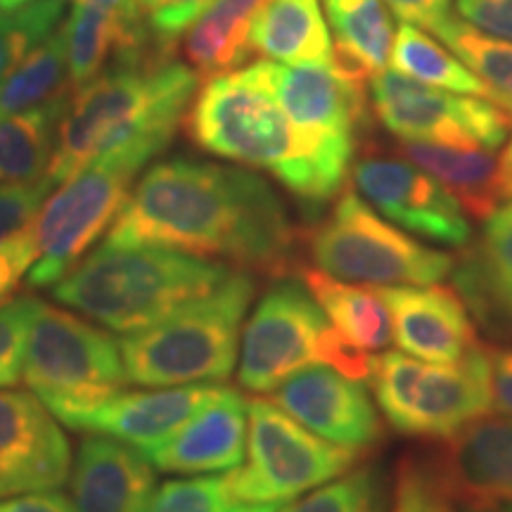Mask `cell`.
<instances>
[{
  "label": "cell",
  "instance_id": "6da1fadb",
  "mask_svg": "<svg viewBox=\"0 0 512 512\" xmlns=\"http://www.w3.org/2000/svg\"><path fill=\"white\" fill-rule=\"evenodd\" d=\"M105 242L216 256L240 271L275 278L290 271L297 256V230L271 183L240 166L183 157L145 171Z\"/></svg>",
  "mask_w": 512,
  "mask_h": 512
},
{
  "label": "cell",
  "instance_id": "7a4b0ae2",
  "mask_svg": "<svg viewBox=\"0 0 512 512\" xmlns=\"http://www.w3.org/2000/svg\"><path fill=\"white\" fill-rule=\"evenodd\" d=\"M185 126L204 152L268 171L311 211L335 200L354 166V155L309 138L287 117L254 64L207 79Z\"/></svg>",
  "mask_w": 512,
  "mask_h": 512
},
{
  "label": "cell",
  "instance_id": "3957f363",
  "mask_svg": "<svg viewBox=\"0 0 512 512\" xmlns=\"http://www.w3.org/2000/svg\"><path fill=\"white\" fill-rule=\"evenodd\" d=\"M200 88V76L176 60L112 64L74 91L46 176L53 185L105 155L145 166L162 155Z\"/></svg>",
  "mask_w": 512,
  "mask_h": 512
},
{
  "label": "cell",
  "instance_id": "277c9868",
  "mask_svg": "<svg viewBox=\"0 0 512 512\" xmlns=\"http://www.w3.org/2000/svg\"><path fill=\"white\" fill-rule=\"evenodd\" d=\"M233 268L159 245H102L53 285V299L121 337L216 290Z\"/></svg>",
  "mask_w": 512,
  "mask_h": 512
},
{
  "label": "cell",
  "instance_id": "5b68a950",
  "mask_svg": "<svg viewBox=\"0 0 512 512\" xmlns=\"http://www.w3.org/2000/svg\"><path fill=\"white\" fill-rule=\"evenodd\" d=\"M256 292L252 273L223 283L152 328L119 339L126 380L140 387L221 384L238 368L242 330Z\"/></svg>",
  "mask_w": 512,
  "mask_h": 512
},
{
  "label": "cell",
  "instance_id": "8992f818",
  "mask_svg": "<svg viewBox=\"0 0 512 512\" xmlns=\"http://www.w3.org/2000/svg\"><path fill=\"white\" fill-rule=\"evenodd\" d=\"M309 366L368 380L373 356L339 335L304 283L280 278L256 302L242 330L238 384L249 394H271Z\"/></svg>",
  "mask_w": 512,
  "mask_h": 512
},
{
  "label": "cell",
  "instance_id": "52a82bcc",
  "mask_svg": "<svg viewBox=\"0 0 512 512\" xmlns=\"http://www.w3.org/2000/svg\"><path fill=\"white\" fill-rule=\"evenodd\" d=\"M370 380L384 420L406 437L451 439L494 411L489 349L482 344L460 361L439 366L387 351L373 358Z\"/></svg>",
  "mask_w": 512,
  "mask_h": 512
},
{
  "label": "cell",
  "instance_id": "ba28073f",
  "mask_svg": "<svg viewBox=\"0 0 512 512\" xmlns=\"http://www.w3.org/2000/svg\"><path fill=\"white\" fill-rule=\"evenodd\" d=\"M316 268L356 285H434L453 271L451 254L422 245L347 188L309 235Z\"/></svg>",
  "mask_w": 512,
  "mask_h": 512
},
{
  "label": "cell",
  "instance_id": "9c48e42d",
  "mask_svg": "<svg viewBox=\"0 0 512 512\" xmlns=\"http://www.w3.org/2000/svg\"><path fill=\"white\" fill-rule=\"evenodd\" d=\"M22 380L46 406H83L124 389L119 339L72 311L36 299Z\"/></svg>",
  "mask_w": 512,
  "mask_h": 512
},
{
  "label": "cell",
  "instance_id": "30bf717a",
  "mask_svg": "<svg viewBox=\"0 0 512 512\" xmlns=\"http://www.w3.org/2000/svg\"><path fill=\"white\" fill-rule=\"evenodd\" d=\"M247 427V465L228 472L230 489L245 503H290L342 477L363 456L306 430L271 399L247 401Z\"/></svg>",
  "mask_w": 512,
  "mask_h": 512
},
{
  "label": "cell",
  "instance_id": "8fae6325",
  "mask_svg": "<svg viewBox=\"0 0 512 512\" xmlns=\"http://www.w3.org/2000/svg\"><path fill=\"white\" fill-rule=\"evenodd\" d=\"M140 169L133 159L105 155L60 183L29 228L36 245V261L27 275L31 290L53 287L107 235Z\"/></svg>",
  "mask_w": 512,
  "mask_h": 512
},
{
  "label": "cell",
  "instance_id": "7c38bea8",
  "mask_svg": "<svg viewBox=\"0 0 512 512\" xmlns=\"http://www.w3.org/2000/svg\"><path fill=\"white\" fill-rule=\"evenodd\" d=\"M370 105L399 140L496 150L512 131V112L498 102L427 86L394 69L370 79Z\"/></svg>",
  "mask_w": 512,
  "mask_h": 512
},
{
  "label": "cell",
  "instance_id": "4fadbf2b",
  "mask_svg": "<svg viewBox=\"0 0 512 512\" xmlns=\"http://www.w3.org/2000/svg\"><path fill=\"white\" fill-rule=\"evenodd\" d=\"M351 171L363 200L394 226L439 245H470L472 226L465 209L437 178L411 159L368 150L356 159Z\"/></svg>",
  "mask_w": 512,
  "mask_h": 512
},
{
  "label": "cell",
  "instance_id": "5bb4252c",
  "mask_svg": "<svg viewBox=\"0 0 512 512\" xmlns=\"http://www.w3.org/2000/svg\"><path fill=\"white\" fill-rule=\"evenodd\" d=\"M256 72L287 117L318 143L356 155L366 124L363 83L323 64L256 62Z\"/></svg>",
  "mask_w": 512,
  "mask_h": 512
},
{
  "label": "cell",
  "instance_id": "9a60e30c",
  "mask_svg": "<svg viewBox=\"0 0 512 512\" xmlns=\"http://www.w3.org/2000/svg\"><path fill=\"white\" fill-rule=\"evenodd\" d=\"M62 422L34 392L0 389V498L62 489L72 472Z\"/></svg>",
  "mask_w": 512,
  "mask_h": 512
},
{
  "label": "cell",
  "instance_id": "2e32d148",
  "mask_svg": "<svg viewBox=\"0 0 512 512\" xmlns=\"http://www.w3.org/2000/svg\"><path fill=\"white\" fill-rule=\"evenodd\" d=\"M275 406L325 441L366 451L382 439V418L363 380L330 366H309L275 387Z\"/></svg>",
  "mask_w": 512,
  "mask_h": 512
},
{
  "label": "cell",
  "instance_id": "e0dca14e",
  "mask_svg": "<svg viewBox=\"0 0 512 512\" xmlns=\"http://www.w3.org/2000/svg\"><path fill=\"white\" fill-rule=\"evenodd\" d=\"M221 387H150L145 392H117L83 406L53 408L55 418L69 430L105 434L147 451L183 427L192 415L219 394Z\"/></svg>",
  "mask_w": 512,
  "mask_h": 512
},
{
  "label": "cell",
  "instance_id": "ac0fdd59",
  "mask_svg": "<svg viewBox=\"0 0 512 512\" xmlns=\"http://www.w3.org/2000/svg\"><path fill=\"white\" fill-rule=\"evenodd\" d=\"M377 292L387 304L403 354L430 363H456L479 347L477 323L453 287L396 285Z\"/></svg>",
  "mask_w": 512,
  "mask_h": 512
},
{
  "label": "cell",
  "instance_id": "d6986e66",
  "mask_svg": "<svg viewBox=\"0 0 512 512\" xmlns=\"http://www.w3.org/2000/svg\"><path fill=\"white\" fill-rule=\"evenodd\" d=\"M453 503H512V418H479L453 434L430 460Z\"/></svg>",
  "mask_w": 512,
  "mask_h": 512
},
{
  "label": "cell",
  "instance_id": "ffe728a7",
  "mask_svg": "<svg viewBox=\"0 0 512 512\" xmlns=\"http://www.w3.org/2000/svg\"><path fill=\"white\" fill-rule=\"evenodd\" d=\"M247 444V399L238 389L221 387L183 427L155 448L140 451L157 472L211 475L242 465Z\"/></svg>",
  "mask_w": 512,
  "mask_h": 512
},
{
  "label": "cell",
  "instance_id": "44dd1931",
  "mask_svg": "<svg viewBox=\"0 0 512 512\" xmlns=\"http://www.w3.org/2000/svg\"><path fill=\"white\" fill-rule=\"evenodd\" d=\"M451 278L477 328L512 347V197L484 221L479 238L463 247Z\"/></svg>",
  "mask_w": 512,
  "mask_h": 512
},
{
  "label": "cell",
  "instance_id": "7402d4cb",
  "mask_svg": "<svg viewBox=\"0 0 512 512\" xmlns=\"http://www.w3.org/2000/svg\"><path fill=\"white\" fill-rule=\"evenodd\" d=\"M76 512H145L155 494V467L138 448L105 434L81 439L69 472Z\"/></svg>",
  "mask_w": 512,
  "mask_h": 512
},
{
  "label": "cell",
  "instance_id": "603a6c76",
  "mask_svg": "<svg viewBox=\"0 0 512 512\" xmlns=\"http://www.w3.org/2000/svg\"><path fill=\"white\" fill-rule=\"evenodd\" d=\"M252 53L280 64L335 67V43L318 0H268L249 31Z\"/></svg>",
  "mask_w": 512,
  "mask_h": 512
},
{
  "label": "cell",
  "instance_id": "cb8c5ba5",
  "mask_svg": "<svg viewBox=\"0 0 512 512\" xmlns=\"http://www.w3.org/2000/svg\"><path fill=\"white\" fill-rule=\"evenodd\" d=\"M335 67L366 86L392 62L394 19L384 0H323Z\"/></svg>",
  "mask_w": 512,
  "mask_h": 512
},
{
  "label": "cell",
  "instance_id": "d4e9b609",
  "mask_svg": "<svg viewBox=\"0 0 512 512\" xmlns=\"http://www.w3.org/2000/svg\"><path fill=\"white\" fill-rule=\"evenodd\" d=\"M401 155L437 178L460 202L465 214L486 221L501 207L498 159L486 147L401 140Z\"/></svg>",
  "mask_w": 512,
  "mask_h": 512
},
{
  "label": "cell",
  "instance_id": "484cf974",
  "mask_svg": "<svg viewBox=\"0 0 512 512\" xmlns=\"http://www.w3.org/2000/svg\"><path fill=\"white\" fill-rule=\"evenodd\" d=\"M268 0H211L209 8L185 29L181 48L200 79L235 72L249 60L254 17Z\"/></svg>",
  "mask_w": 512,
  "mask_h": 512
},
{
  "label": "cell",
  "instance_id": "4316f807",
  "mask_svg": "<svg viewBox=\"0 0 512 512\" xmlns=\"http://www.w3.org/2000/svg\"><path fill=\"white\" fill-rule=\"evenodd\" d=\"M302 283L351 347L366 354L389 347L394 337L392 318L380 292L373 287L344 283L320 268H302Z\"/></svg>",
  "mask_w": 512,
  "mask_h": 512
},
{
  "label": "cell",
  "instance_id": "83f0119b",
  "mask_svg": "<svg viewBox=\"0 0 512 512\" xmlns=\"http://www.w3.org/2000/svg\"><path fill=\"white\" fill-rule=\"evenodd\" d=\"M72 95L74 91H67L34 110L0 119V183H27L46 176Z\"/></svg>",
  "mask_w": 512,
  "mask_h": 512
},
{
  "label": "cell",
  "instance_id": "f1b7e54d",
  "mask_svg": "<svg viewBox=\"0 0 512 512\" xmlns=\"http://www.w3.org/2000/svg\"><path fill=\"white\" fill-rule=\"evenodd\" d=\"M389 64H392L394 72L411 76V79L427 83V86L498 102L494 91L470 67H465L451 50L413 24H403L396 31L392 62Z\"/></svg>",
  "mask_w": 512,
  "mask_h": 512
},
{
  "label": "cell",
  "instance_id": "f546056e",
  "mask_svg": "<svg viewBox=\"0 0 512 512\" xmlns=\"http://www.w3.org/2000/svg\"><path fill=\"white\" fill-rule=\"evenodd\" d=\"M74 91L69 83L67 46L62 24L36 43L24 60L0 83V119L34 110L57 95Z\"/></svg>",
  "mask_w": 512,
  "mask_h": 512
},
{
  "label": "cell",
  "instance_id": "4dcf8cb0",
  "mask_svg": "<svg viewBox=\"0 0 512 512\" xmlns=\"http://www.w3.org/2000/svg\"><path fill=\"white\" fill-rule=\"evenodd\" d=\"M432 34L494 91L498 105L512 112V41L486 34L453 15Z\"/></svg>",
  "mask_w": 512,
  "mask_h": 512
},
{
  "label": "cell",
  "instance_id": "1f68e13d",
  "mask_svg": "<svg viewBox=\"0 0 512 512\" xmlns=\"http://www.w3.org/2000/svg\"><path fill=\"white\" fill-rule=\"evenodd\" d=\"M278 512H387V479L377 465H358Z\"/></svg>",
  "mask_w": 512,
  "mask_h": 512
},
{
  "label": "cell",
  "instance_id": "d6a6232c",
  "mask_svg": "<svg viewBox=\"0 0 512 512\" xmlns=\"http://www.w3.org/2000/svg\"><path fill=\"white\" fill-rule=\"evenodd\" d=\"M283 505L245 503L230 489L228 475L169 479L159 484L145 512H278Z\"/></svg>",
  "mask_w": 512,
  "mask_h": 512
},
{
  "label": "cell",
  "instance_id": "836d02e7",
  "mask_svg": "<svg viewBox=\"0 0 512 512\" xmlns=\"http://www.w3.org/2000/svg\"><path fill=\"white\" fill-rule=\"evenodd\" d=\"M64 0H31L17 10H0V83L36 43L60 27Z\"/></svg>",
  "mask_w": 512,
  "mask_h": 512
},
{
  "label": "cell",
  "instance_id": "e575fe53",
  "mask_svg": "<svg viewBox=\"0 0 512 512\" xmlns=\"http://www.w3.org/2000/svg\"><path fill=\"white\" fill-rule=\"evenodd\" d=\"M392 512H456L430 460L406 456L394 482Z\"/></svg>",
  "mask_w": 512,
  "mask_h": 512
},
{
  "label": "cell",
  "instance_id": "d590c367",
  "mask_svg": "<svg viewBox=\"0 0 512 512\" xmlns=\"http://www.w3.org/2000/svg\"><path fill=\"white\" fill-rule=\"evenodd\" d=\"M34 302L36 297L22 294L0 304V389L10 387L22 377Z\"/></svg>",
  "mask_w": 512,
  "mask_h": 512
},
{
  "label": "cell",
  "instance_id": "8d00e7d4",
  "mask_svg": "<svg viewBox=\"0 0 512 512\" xmlns=\"http://www.w3.org/2000/svg\"><path fill=\"white\" fill-rule=\"evenodd\" d=\"M55 185L48 178L27 183H0V245L27 233Z\"/></svg>",
  "mask_w": 512,
  "mask_h": 512
},
{
  "label": "cell",
  "instance_id": "74e56055",
  "mask_svg": "<svg viewBox=\"0 0 512 512\" xmlns=\"http://www.w3.org/2000/svg\"><path fill=\"white\" fill-rule=\"evenodd\" d=\"M211 0H157L147 10L145 22L159 53H174L185 29L209 8Z\"/></svg>",
  "mask_w": 512,
  "mask_h": 512
},
{
  "label": "cell",
  "instance_id": "f35d334b",
  "mask_svg": "<svg viewBox=\"0 0 512 512\" xmlns=\"http://www.w3.org/2000/svg\"><path fill=\"white\" fill-rule=\"evenodd\" d=\"M36 261V245L31 233L17 235L0 245V304L12 299L22 278H27Z\"/></svg>",
  "mask_w": 512,
  "mask_h": 512
},
{
  "label": "cell",
  "instance_id": "ab89813d",
  "mask_svg": "<svg viewBox=\"0 0 512 512\" xmlns=\"http://www.w3.org/2000/svg\"><path fill=\"white\" fill-rule=\"evenodd\" d=\"M463 22L512 41V0H456Z\"/></svg>",
  "mask_w": 512,
  "mask_h": 512
},
{
  "label": "cell",
  "instance_id": "60d3db41",
  "mask_svg": "<svg viewBox=\"0 0 512 512\" xmlns=\"http://www.w3.org/2000/svg\"><path fill=\"white\" fill-rule=\"evenodd\" d=\"M384 3L406 24L434 31L451 15L453 0H384Z\"/></svg>",
  "mask_w": 512,
  "mask_h": 512
},
{
  "label": "cell",
  "instance_id": "b9f144b4",
  "mask_svg": "<svg viewBox=\"0 0 512 512\" xmlns=\"http://www.w3.org/2000/svg\"><path fill=\"white\" fill-rule=\"evenodd\" d=\"M489 349L491 368V408L496 413L512 418V349L510 347H486Z\"/></svg>",
  "mask_w": 512,
  "mask_h": 512
},
{
  "label": "cell",
  "instance_id": "7bdbcfd3",
  "mask_svg": "<svg viewBox=\"0 0 512 512\" xmlns=\"http://www.w3.org/2000/svg\"><path fill=\"white\" fill-rule=\"evenodd\" d=\"M0 512H76V508L60 489H55L0 498Z\"/></svg>",
  "mask_w": 512,
  "mask_h": 512
},
{
  "label": "cell",
  "instance_id": "ee69618b",
  "mask_svg": "<svg viewBox=\"0 0 512 512\" xmlns=\"http://www.w3.org/2000/svg\"><path fill=\"white\" fill-rule=\"evenodd\" d=\"M72 3H79V0H72ZM86 3L102 5V8L117 12V15L124 17L126 22H133V24L145 22V10L140 8L138 0H86Z\"/></svg>",
  "mask_w": 512,
  "mask_h": 512
},
{
  "label": "cell",
  "instance_id": "f6af8a7d",
  "mask_svg": "<svg viewBox=\"0 0 512 512\" xmlns=\"http://www.w3.org/2000/svg\"><path fill=\"white\" fill-rule=\"evenodd\" d=\"M498 185H501V197L510 200L512 197V138L505 152L498 159Z\"/></svg>",
  "mask_w": 512,
  "mask_h": 512
},
{
  "label": "cell",
  "instance_id": "bcb514c9",
  "mask_svg": "<svg viewBox=\"0 0 512 512\" xmlns=\"http://www.w3.org/2000/svg\"><path fill=\"white\" fill-rule=\"evenodd\" d=\"M465 512H512V503H498L489 508H467Z\"/></svg>",
  "mask_w": 512,
  "mask_h": 512
},
{
  "label": "cell",
  "instance_id": "7dc6e473",
  "mask_svg": "<svg viewBox=\"0 0 512 512\" xmlns=\"http://www.w3.org/2000/svg\"><path fill=\"white\" fill-rule=\"evenodd\" d=\"M27 3H31V0H0V10H17Z\"/></svg>",
  "mask_w": 512,
  "mask_h": 512
},
{
  "label": "cell",
  "instance_id": "c3c4849f",
  "mask_svg": "<svg viewBox=\"0 0 512 512\" xmlns=\"http://www.w3.org/2000/svg\"><path fill=\"white\" fill-rule=\"evenodd\" d=\"M138 3H140V8H143V10H145V15H147V10H150L152 5L157 3V0H138Z\"/></svg>",
  "mask_w": 512,
  "mask_h": 512
}]
</instances>
